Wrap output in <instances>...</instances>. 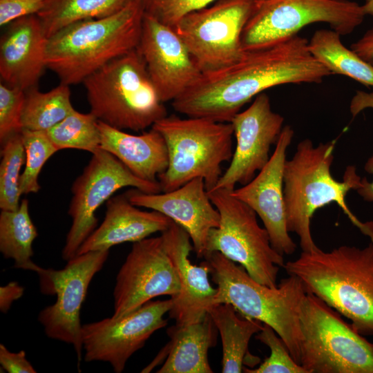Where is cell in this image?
<instances>
[{"label": "cell", "mask_w": 373, "mask_h": 373, "mask_svg": "<svg viewBox=\"0 0 373 373\" xmlns=\"http://www.w3.org/2000/svg\"><path fill=\"white\" fill-rule=\"evenodd\" d=\"M24 288L18 283L12 281L0 287V310L6 313L15 300L19 299L23 294Z\"/></svg>", "instance_id": "38"}, {"label": "cell", "mask_w": 373, "mask_h": 373, "mask_svg": "<svg viewBox=\"0 0 373 373\" xmlns=\"http://www.w3.org/2000/svg\"><path fill=\"white\" fill-rule=\"evenodd\" d=\"M204 260L217 286L213 305L229 303L241 315L271 326L301 365L299 309L307 292L300 279L289 275L271 288L257 282L242 266L218 251L207 254Z\"/></svg>", "instance_id": "4"}, {"label": "cell", "mask_w": 373, "mask_h": 373, "mask_svg": "<svg viewBox=\"0 0 373 373\" xmlns=\"http://www.w3.org/2000/svg\"><path fill=\"white\" fill-rule=\"evenodd\" d=\"M47 41L37 15L9 23L0 39V76L3 83L24 91L35 87L47 68Z\"/></svg>", "instance_id": "21"}, {"label": "cell", "mask_w": 373, "mask_h": 373, "mask_svg": "<svg viewBox=\"0 0 373 373\" xmlns=\"http://www.w3.org/2000/svg\"><path fill=\"white\" fill-rule=\"evenodd\" d=\"M75 109L68 85H59L47 92L33 87L25 91L22 111L23 130L46 131Z\"/></svg>", "instance_id": "29"}, {"label": "cell", "mask_w": 373, "mask_h": 373, "mask_svg": "<svg viewBox=\"0 0 373 373\" xmlns=\"http://www.w3.org/2000/svg\"><path fill=\"white\" fill-rule=\"evenodd\" d=\"M46 133L59 151L75 149L93 154L100 149L98 120L90 112L82 113L75 110Z\"/></svg>", "instance_id": "30"}, {"label": "cell", "mask_w": 373, "mask_h": 373, "mask_svg": "<svg viewBox=\"0 0 373 373\" xmlns=\"http://www.w3.org/2000/svg\"><path fill=\"white\" fill-rule=\"evenodd\" d=\"M100 149L120 160L133 174L149 182L168 166L166 144L160 132L151 127L140 135H133L98 120Z\"/></svg>", "instance_id": "23"}, {"label": "cell", "mask_w": 373, "mask_h": 373, "mask_svg": "<svg viewBox=\"0 0 373 373\" xmlns=\"http://www.w3.org/2000/svg\"><path fill=\"white\" fill-rule=\"evenodd\" d=\"M125 194L133 204L157 211L182 227L189 233L196 256H205L209 233L218 227L220 216L202 178L162 193H147L135 188Z\"/></svg>", "instance_id": "19"}, {"label": "cell", "mask_w": 373, "mask_h": 373, "mask_svg": "<svg viewBox=\"0 0 373 373\" xmlns=\"http://www.w3.org/2000/svg\"><path fill=\"white\" fill-rule=\"evenodd\" d=\"M152 128L163 136L168 150L167 169L157 176L162 192L175 190L196 178L204 180L207 191L216 186L222 175V163L233 153L231 122L171 115Z\"/></svg>", "instance_id": "7"}, {"label": "cell", "mask_w": 373, "mask_h": 373, "mask_svg": "<svg viewBox=\"0 0 373 373\" xmlns=\"http://www.w3.org/2000/svg\"><path fill=\"white\" fill-rule=\"evenodd\" d=\"M109 250L78 254L59 270L39 266L35 271L39 277L41 292L56 295V302L42 309L38 321L48 338L71 344L82 360L83 350L80 310L88 286L103 267Z\"/></svg>", "instance_id": "12"}, {"label": "cell", "mask_w": 373, "mask_h": 373, "mask_svg": "<svg viewBox=\"0 0 373 373\" xmlns=\"http://www.w3.org/2000/svg\"><path fill=\"white\" fill-rule=\"evenodd\" d=\"M165 249L176 269L180 291L171 298L173 305L169 317L177 325H185L202 319L213 305L216 294L209 280L211 268L206 260L198 266L193 265L189 254L193 249L189 233L175 222L161 234Z\"/></svg>", "instance_id": "20"}, {"label": "cell", "mask_w": 373, "mask_h": 373, "mask_svg": "<svg viewBox=\"0 0 373 373\" xmlns=\"http://www.w3.org/2000/svg\"><path fill=\"white\" fill-rule=\"evenodd\" d=\"M256 0H216L174 28L202 73L227 67L245 54L241 37Z\"/></svg>", "instance_id": "11"}, {"label": "cell", "mask_w": 373, "mask_h": 373, "mask_svg": "<svg viewBox=\"0 0 373 373\" xmlns=\"http://www.w3.org/2000/svg\"><path fill=\"white\" fill-rule=\"evenodd\" d=\"M179 278L162 236L133 242L113 290V318H119L157 296L180 291Z\"/></svg>", "instance_id": "14"}, {"label": "cell", "mask_w": 373, "mask_h": 373, "mask_svg": "<svg viewBox=\"0 0 373 373\" xmlns=\"http://www.w3.org/2000/svg\"><path fill=\"white\" fill-rule=\"evenodd\" d=\"M365 15L363 5L350 0H256L242 31V46L245 52L267 48L318 22L344 36Z\"/></svg>", "instance_id": "9"}, {"label": "cell", "mask_w": 373, "mask_h": 373, "mask_svg": "<svg viewBox=\"0 0 373 373\" xmlns=\"http://www.w3.org/2000/svg\"><path fill=\"white\" fill-rule=\"evenodd\" d=\"M1 146L0 208L14 211L21 202L19 173L26 160L21 133L12 135Z\"/></svg>", "instance_id": "31"}, {"label": "cell", "mask_w": 373, "mask_h": 373, "mask_svg": "<svg viewBox=\"0 0 373 373\" xmlns=\"http://www.w3.org/2000/svg\"><path fill=\"white\" fill-rule=\"evenodd\" d=\"M293 137L291 126H284L267 164L249 182L231 191L260 217L272 247L283 256L292 254L296 248L287 228L284 197L286 152Z\"/></svg>", "instance_id": "18"}, {"label": "cell", "mask_w": 373, "mask_h": 373, "mask_svg": "<svg viewBox=\"0 0 373 373\" xmlns=\"http://www.w3.org/2000/svg\"><path fill=\"white\" fill-rule=\"evenodd\" d=\"M133 0H46L37 15L45 35L50 37L77 21L104 18L124 8Z\"/></svg>", "instance_id": "28"}, {"label": "cell", "mask_w": 373, "mask_h": 373, "mask_svg": "<svg viewBox=\"0 0 373 373\" xmlns=\"http://www.w3.org/2000/svg\"><path fill=\"white\" fill-rule=\"evenodd\" d=\"M364 248L343 245L330 251H303L284 268L307 293L351 321L363 336L373 335V236Z\"/></svg>", "instance_id": "2"}, {"label": "cell", "mask_w": 373, "mask_h": 373, "mask_svg": "<svg viewBox=\"0 0 373 373\" xmlns=\"http://www.w3.org/2000/svg\"><path fill=\"white\" fill-rule=\"evenodd\" d=\"M330 75L311 53L307 39L296 35L276 45L247 51L227 67L203 73L172 101V106L187 117L231 122L243 106L269 88L318 84Z\"/></svg>", "instance_id": "1"}, {"label": "cell", "mask_w": 373, "mask_h": 373, "mask_svg": "<svg viewBox=\"0 0 373 373\" xmlns=\"http://www.w3.org/2000/svg\"><path fill=\"white\" fill-rule=\"evenodd\" d=\"M21 136L26 153L25 169L19 179L21 195L37 193L38 178L48 160L59 150L46 131L23 130Z\"/></svg>", "instance_id": "32"}, {"label": "cell", "mask_w": 373, "mask_h": 373, "mask_svg": "<svg viewBox=\"0 0 373 373\" xmlns=\"http://www.w3.org/2000/svg\"><path fill=\"white\" fill-rule=\"evenodd\" d=\"M350 48L373 66V26L358 40L353 43Z\"/></svg>", "instance_id": "39"}, {"label": "cell", "mask_w": 373, "mask_h": 373, "mask_svg": "<svg viewBox=\"0 0 373 373\" xmlns=\"http://www.w3.org/2000/svg\"><path fill=\"white\" fill-rule=\"evenodd\" d=\"M207 193L220 218L218 227L209 233L207 254L218 251L239 263L257 282L276 287L279 267L285 265L283 256L272 247L256 212L231 191L219 189Z\"/></svg>", "instance_id": "10"}, {"label": "cell", "mask_w": 373, "mask_h": 373, "mask_svg": "<svg viewBox=\"0 0 373 373\" xmlns=\"http://www.w3.org/2000/svg\"><path fill=\"white\" fill-rule=\"evenodd\" d=\"M132 186L147 193L162 192L159 182H149L133 174L120 160L100 149L92 157L83 172L74 181L68 215L72 224L62 249V258L68 261L77 256L83 242L96 229L95 212L117 190Z\"/></svg>", "instance_id": "13"}, {"label": "cell", "mask_w": 373, "mask_h": 373, "mask_svg": "<svg viewBox=\"0 0 373 373\" xmlns=\"http://www.w3.org/2000/svg\"><path fill=\"white\" fill-rule=\"evenodd\" d=\"M207 313L221 337L222 372H243V363L249 354L250 339L261 330L263 323L241 315L229 303L213 305L209 308Z\"/></svg>", "instance_id": "25"}, {"label": "cell", "mask_w": 373, "mask_h": 373, "mask_svg": "<svg viewBox=\"0 0 373 373\" xmlns=\"http://www.w3.org/2000/svg\"><path fill=\"white\" fill-rule=\"evenodd\" d=\"M167 334L170 341L161 354L166 358L157 372H213L208 352L216 343L218 329L208 313L198 322L172 325Z\"/></svg>", "instance_id": "24"}, {"label": "cell", "mask_w": 373, "mask_h": 373, "mask_svg": "<svg viewBox=\"0 0 373 373\" xmlns=\"http://www.w3.org/2000/svg\"><path fill=\"white\" fill-rule=\"evenodd\" d=\"M46 0H0V26H5L19 18L37 15Z\"/></svg>", "instance_id": "36"}, {"label": "cell", "mask_w": 373, "mask_h": 373, "mask_svg": "<svg viewBox=\"0 0 373 373\" xmlns=\"http://www.w3.org/2000/svg\"><path fill=\"white\" fill-rule=\"evenodd\" d=\"M256 338L266 345L270 350V356L257 368L243 367L247 373H307L306 370L296 363L290 354L281 338L269 325L263 323Z\"/></svg>", "instance_id": "33"}, {"label": "cell", "mask_w": 373, "mask_h": 373, "mask_svg": "<svg viewBox=\"0 0 373 373\" xmlns=\"http://www.w3.org/2000/svg\"><path fill=\"white\" fill-rule=\"evenodd\" d=\"M363 7L366 15L373 16V0H365Z\"/></svg>", "instance_id": "42"}, {"label": "cell", "mask_w": 373, "mask_h": 373, "mask_svg": "<svg viewBox=\"0 0 373 373\" xmlns=\"http://www.w3.org/2000/svg\"><path fill=\"white\" fill-rule=\"evenodd\" d=\"M25 91L0 84V142L23 131L21 117Z\"/></svg>", "instance_id": "35"}, {"label": "cell", "mask_w": 373, "mask_h": 373, "mask_svg": "<svg viewBox=\"0 0 373 373\" xmlns=\"http://www.w3.org/2000/svg\"><path fill=\"white\" fill-rule=\"evenodd\" d=\"M25 351L12 352L0 344V364L9 373H35L37 371L27 360Z\"/></svg>", "instance_id": "37"}, {"label": "cell", "mask_w": 373, "mask_h": 373, "mask_svg": "<svg viewBox=\"0 0 373 373\" xmlns=\"http://www.w3.org/2000/svg\"><path fill=\"white\" fill-rule=\"evenodd\" d=\"M364 169L373 175V155L365 162ZM356 190L364 200L373 202V180L369 182L365 177L361 178Z\"/></svg>", "instance_id": "40"}, {"label": "cell", "mask_w": 373, "mask_h": 373, "mask_svg": "<svg viewBox=\"0 0 373 373\" xmlns=\"http://www.w3.org/2000/svg\"><path fill=\"white\" fill-rule=\"evenodd\" d=\"M137 49L162 101H173L202 73L174 28L144 15Z\"/></svg>", "instance_id": "17"}, {"label": "cell", "mask_w": 373, "mask_h": 373, "mask_svg": "<svg viewBox=\"0 0 373 373\" xmlns=\"http://www.w3.org/2000/svg\"><path fill=\"white\" fill-rule=\"evenodd\" d=\"M82 83L90 112L112 127L144 131L167 115L137 48L108 62Z\"/></svg>", "instance_id": "6"}, {"label": "cell", "mask_w": 373, "mask_h": 373, "mask_svg": "<svg viewBox=\"0 0 373 373\" xmlns=\"http://www.w3.org/2000/svg\"><path fill=\"white\" fill-rule=\"evenodd\" d=\"M37 228L28 210V201L23 199L17 209L1 210L0 213V251L4 258L15 261V267L35 271L38 265L31 260L32 243Z\"/></svg>", "instance_id": "27"}, {"label": "cell", "mask_w": 373, "mask_h": 373, "mask_svg": "<svg viewBox=\"0 0 373 373\" xmlns=\"http://www.w3.org/2000/svg\"><path fill=\"white\" fill-rule=\"evenodd\" d=\"M172 305L171 298L150 300L119 318H106L83 325L85 361L108 362L115 372L121 373L128 358L155 332L166 325L164 316Z\"/></svg>", "instance_id": "15"}, {"label": "cell", "mask_w": 373, "mask_h": 373, "mask_svg": "<svg viewBox=\"0 0 373 373\" xmlns=\"http://www.w3.org/2000/svg\"><path fill=\"white\" fill-rule=\"evenodd\" d=\"M299 321L307 373H373V343L320 298L306 294Z\"/></svg>", "instance_id": "8"}, {"label": "cell", "mask_w": 373, "mask_h": 373, "mask_svg": "<svg viewBox=\"0 0 373 373\" xmlns=\"http://www.w3.org/2000/svg\"><path fill=\"white\" fill-rule=\"evenodd\" d=\"M144 15L174 28L187 15L216 0H138Z\"/></svg>", "instance_id": "34"}, {"label": "cell", "mask_w": 373, "mask_h": 373, "mask_svg": "<svg viewBox=\"0 0 373 373\" xmlns=\"http://www.w3.org/2000/svg\"><path fill=\"white\" fill-rule=\"evenodd\" d=\"M308 44L312 55L332 75H345L367 86H373V66L345 47L338 32L332 29L317 30Z\"/></svg>", "instance_id": "26"}, {"label": "cell", "mask_w": 373, "mask_h": 373, "mask_svg": "<svg viewBox=\"0 0 373 373\" xmlns=\"http://www.w3.org/2000/svg\"><path fill=\"white\" fill-rule=\"evenodd\" d=\"M283 122V117L272 111L269 97L264 92L236 114L231 122L236 146L229 166L211 190L232 191L237 184L249 182L269 162L270 148L276 144Z\"/></svg>", "instance_id": "16"}, {"label": "cell", "mask_w": 373, "mask_h": 373, "mask_svg": "<svg viewBox=\"0 0 373 373\" xmlns=\"http://www.w3.org/2000/svg\"><path fill=\"white\" fill-rule=\"evenodd\" d=\"M336 140L314 146L309 139L298 143L294 156L286 160L284 168V197L286 223L289 232L300 238L303 251L318 249L311 233V218L315 211L336 202L352 219L345 196L356 189L361 178L354 166H348L343 181L331 173Z\"/></svg>", "instance_id": "5"}, {"label": "cell", "mask_w": 373, "mask_h": 373, "mask_svg": "<svg viewBox=\"0 0 373 373\" xmlns=\"http://www.w3.org/2000/svg\"><path fill=\"white\" fill-rule=\"evenodd\" d=\"M367 108H373V93H365L358 90L352 99L350 103V112L355 117L363 110Z\"/></svg>", "instance_id": "41"}, {"label": "cell", "mask_w": 373, "mask_h": 373, "mask_svg": "<svg viewBox=\"0 0 373 373\" xmlns=\"http://www.w3.org/2000/svg\"><path fill=\"white\" fill-rule=\"evenodd\" d=\"M102 223L79 247L77 255L93 251L109 250L124 242H135L156 232L168 229L173 221L153 210L142 211L133 204L125 193L106 201Z\"/></svg>", "instance_id": "22"}, {"label": "cell", "mask_w": 373, "mask_h": 373, "mask_svg": "<svg viewBox=\"0 0 373 373\" xmlns=\"http://www.w3.org/2000/svg\"><path fill=\"white\" fill-rule=\"evenodd\" d=\"M144 10L138 0L111 16L71 23L48 38L46 68L60 83L84 80L108 62L137 48Z\"/></svg>", "instance_id": "3"}]
</instances>
